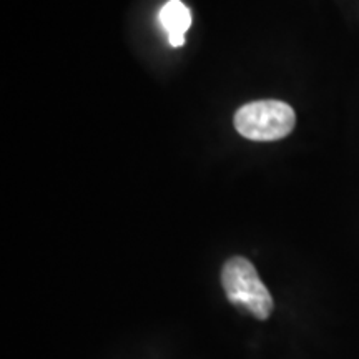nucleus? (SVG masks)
<instances>
[{"label": "nucleus", "mask_w": 359, "mask_h": 359, "mask_svg": "<svg viewBox=\"0 0 359 359\" xmlns=\"http://www.w3.org/2000/svg\"><path fill=\"white\" fill-rule=\"evenodd\" d=\"M222 283L230 303L243 308L258 320H266L275 308L268 288L246 258L228 259L222 271Z\"/></svg>", "instance_id": "1"}, {"label": "nucleus", "mask_w": 359, "mask_h": 359, "mask_svg": "<svg viewBox=\"0 0 359 359\" xmlns=\"http://www.w3.org/2000/svg\"><path fill=\"white\" fill-rule=\"evenodd\" d=\"M294 110L280 100L251 102L241 107L235 115L238 133L255 142H275L293 132Z\"/></svg>", "instance_id": "2"}, {"label": "nucleus", "mask_w": 359, "mask_h": 359, "mask_svg": "<svg viewBox=\"0 0 359 359\" xmlns=\"http://www.w3.org/2000/svg\"><path fill=\"white\" fill-rule=\"evenodd\" d=\"M160 22L170 34H185L191 25V13L180 0H170L160 12Z\"/></svg>", "instance_id": "3"}, {"label": "nucleus", "mask_w": 359, "mask_h": 359, "mask_svg": "<svg viewBox=\"0 0 359 359\" xmlns=\"http://www.w3.org/2000/svg\"><path fill=\"white\" fill-rule=\"evenodd\" d=\"M168 42L172 47H182L185 43V34H170Z\"/></svg>", "instance_id": "4"}]
</instances>
